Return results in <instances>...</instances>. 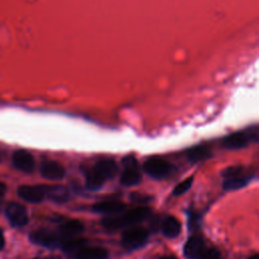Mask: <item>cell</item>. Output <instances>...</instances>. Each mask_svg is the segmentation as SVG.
I'll return each instance as SVG.
<instances>
[{"label": "cell", "mask_w": 259, "mask_h": 259, "mask_svg": "<svg viewBox=\"0 0 259 259\" xmlns=\"http://www.w3.org/2000/svg\"><path fill=\"white\" fill-rule=\"evenodd\" d=\"M192 182H193V177H192V176H190V177H188V178L182 180L180 183H178V184L174 187V189H173V191H172L173 195L177 196V195H181V194H183L184 192H186V191L190 188V186L192 185Z\"/></svg>", "instance_id": "22"}, {"label": "cell", "mask_w": 259, "mask_h": 259, "mask_svg": "<svg viewBox=\"0 0 259 259\" xmlns=\"http://www.w3.org/2000/svg\"><path fill=\"white\" fill-rule=\"evenodd\" d=\"M243 170H244V168L242 166H231V167H228V168L224 169L223 172H222V175L224 176L225 179L232 178V177H236V176L241 175Z\"/></svg>", "instance_id": "23"}, {"label": "cell", "mask_w": 259, "mask_h": 259, "mask_svg": "<svg viewBox=\"0 0 259 259\" xmlns=\"http://www.w3.org/2000/svg\"><path fill=\"white\" fill-rule=\"evenodd\" d=\"M247 259H259V256H258V254H257V253H255V254H253V255L249 256Z\"/></svg>", "instance_id": "30"}, {"label": "cell", "mask_w": 259, "mask_h": 259, "mask_svg": "<svg viewBox=\"0 0 259 259\" xmlns=\"http://www.w3.org/2000/svg\"><path fill=\"white\" fill-rule=\"evenodd\" d=\"M41 176L49 180H61L65 176V168L56 161H44L40 164Z\"/></svg>", "instance_id": "11"}, {"label": "cell", "mask_w": 259, "mask_h": 259, "mask_svg": "<svg viewBox=\"0 0 259 259\" xmlns=\"http://www.w3.org/2000/svg\"><path fill=\"white\" fill-rule=\"evenodd\" d=\"M93 173H95L101 180L105 181L113 178L117 171L118 166L116 162L112 159H102L95 163L93 168L91 169Z\"/></svg>", "instance_id": "7"}, {"label": "cell", "mask_w": 259, "mask_h": 259, "mask_svg": "<svg viewBox=\"0 0 259 259\" xmlns=\"http://www.w3.org/2000/svg\"><path fill=\"white\" fill-rule=\"evenodd\" d=\"M4 247V237H3V233L0 229V250Z\"/></svg>", "instance_id": "27"}, {"label": "cell", "mask_w": 259, "mask_h": 259, "mask_svg": "<svg viewBox=\"0 0 259 259\" xmlns=\"http://www.w3.org/2000/svg\"><path fill=\"white\" fill-rule=\"evenodd\" d=\"M197 259H221V254L215 248H204Z\"/></svg>", "instance_id": "24"}, {"label": "cell", "mask_w": 259, "mask_h": 259, "mask_svg": "<svg viewBox=\"0 0 259 259\" xmlns=\"http://www.w3.org/2000/svg\"><path fill=\"white\" fill-rule=\"evenodd\" d=\"M9 223L13 227H23L28 222L26 208L17 202H11L7 205L5 210Z\"/></svg>", "instance_id": "6"}, {"label": "cell", "mask_w": 259, "mask_h": 259, "mask_svg": "<svg viewBox=\"0 0 259 259\" xmlns=\"http://www.w3.org/2000/svg\"><path fill=\"white\" fill-rule=\"evenodd\" d=\"M151 210L149 207L146 206H138L135 208H132L131 210H127L123 214L120 215V221L122 224V227L126 226H135L137 224H140L144 222L148 217L150 215Z\"/></svg>", "instance_id": "8"}, {"label": "cell", "mask_w": 259, "mask_h": 259, "mask_svg": "<svg viewBox=\"0 0 259 259\" xmlns=\"http://www.w3.org/2000/svg\"><path fill=\"white\" fill-rule=\"evenodd\" d=\"M29 240L35 245L49 249H55L62 245V239L59 234L48 229H39L31 232Z\"/></svg>", "instance_id": "5"}, {"label": "cell", "mask_w": 259, "mask_h": 259, "mask_svg": "<svg viewBox=\"0 0 259 259\" xmlns=\"http://www.w3.org/2000/svg\"><path fill=\"white\" fill-rule=\"evenodd\" d=\"M86 240L85 239H79V238H73L66 240L62 243L61 248L63 249L64 253L69 256H75L82 248L86 246Z\"/></svg>", "instance_id": "19"}, {"label": "cell", "mask_w": 259, "mask_h": 259, "mask_svg": "<svg viewBox=\"0 0 259 259\" xmlns=\"http://www.w3.org/2000/svg\"><path fill=\"white\" fill-rule=\"evenodd\" d=\"M259 136L258 125L232 133L222 140V146L227 150H240L249 145L250 142H257Z\"/></svg>", "instance_id": "1"}, {"label": "cell", "mask_w": 259, "mask_h": 259, "mask_svg": "<svg viewBox=\"0 0 259 259\" xmlns=\"http://www.w3.org/2000/svg\"><path fill=\"white\" fill-rule=\"evenodd\" d=\"M143 168L149 176L157 180L167 178L174 171V166L167 160L160 157H151L147 159Z\"/></svg>", "instance_id": "2"}, {"label": "cell", "mask_w": 259, "mask_h": 259, "mask_svg": "<svg viewBox=\"0 0 259 259\" xmlns=\"http://www.w3.org/2000/svg\"><path fill=\"white\" fill-rule=\"evenodd\" d=\"M123 170L120 175V183L123 186H134L141 182L142 174L139 163L134 156H125L122 159Z\"/></svg>", "instance_id": "4"}, {"label": "cell", "mask_w": 259, "mask_h": 259, "mask_svg": "<svg viewBox=\"0 0 259 259\" xmlns=\"http://www.w3.org/2000/svg\"><path fill=\"white\" fill-rule=\"evenodd\" d=\"M85 176H86V187L89 190L95 191L102 187L104 181L101 180L95 173H93V171L91 169L86 171Z\"/></svg>", "instance_id": "21"}, {"label": "cell", "mask_w": 259, "mask_h": 259, "mask_svg": "<svg viewBox=\"0 0 259 259\" xmlns=\"http://www.w3.org/2000/svg\"><path fill=\"white\" fill-rule=\"evenodd\" d=\"M211 156V149L206 145H197L186 151V157L191 163H198L207 160Z\"/></svg>", "instance_id": "15"}, {"label": "cell", "mask_w": 259, "mask_h": 259, "mask_svg": "<svg viewBox=\"0 0 259 259\" xmlns=\"http://www.w3.org/2000/svg\"><path fill=\"white\" fill-rule=\"evenodd\" d=\"M5 191H6V185L0 182V197H2L5 194Z\"/></svg>", "instance_id": "26"}, {"label": "cell", "mask_w": 259, "mask_h": 259, "mask_svg": "<svg viewBox=\"0 0 259 259\" xmlns=\"http://www.w3.org/2000/svg\"><path fill=\"white\" fill-rule=\"evenodd\" d=\"M14 167L22 172L31 173L34 170V159L26 150H16L12 156Z\"/></svg>", "instance_id": "10"}, {"label": "cell", "mask_w": 259, "mask_h": 259, "mask_svg": "<svg viewBox=\"0 0 259 259\" xmlns=\"http://www.w3.org/2000/svg\"><path fill=\"white\" fill-rule=\"evenodd\" d=\"M46 196L54 202L63 203L69 199V191L62 185H44Z\"/></svg>", "instance_id": "16"}, {"label": "cell", "mask_w": 259, "mask_h": 259, "mask_svg": "<svg viewBox=\"0 0 259 259\" xmlns=\"http://www.w3.org/2000/svg\"><path fill=\"white\" fill-rule=\"evenodd\" d=\"M159 259H177V258L175 256H173V255H167V256H163V257H161Z\"/></svg>", "instance_id": "28"}, {"label": "cell", "mask_w": 259, "mask_h": 259, "mask_svg": "<svg viewBox=\"0 0 259 259\" xmlns=\"http://www.w3.org/2000/svg\"><path fill=\"white\" fill-rule=\"evenodd\" d=\"M149 238V232L142 227H132L121 236V246L126 250H136L143 247Z\"/></svg>", "instance_id": "3"}, {"label": "cell", "mask_w": 259, "mask_h": 259, "mask_svg": "<svg viewBox=\"0 0 259 259\" xmlns=\"http://www.w3.org/2000/svg\"><path fill=\"white\" fill-rule=\"evenodd\" d=\"M17 193L23 200L31 203H38L46 197L44 185H21Z\"/></svg>", "instance_id": "9"}, {"label": "cell", "mask_w": 259, "mask_h": 259, "mask_svg": "<svg viewBox=\"0 0 259 259\" xmlns=\"http://www.w3.org/2000/svg\"><path fill=\"white\" fill-rule=\"evenodd\" d=\"M204 248H205V244L202 238L199 236L193 235L189 237L188 240L186 241L183 248V253L187 259H197Z\"/></svg>", "instance_id": "14"}, {"label": "cell", "mask_w": 259, "mask_h": 259, "mask_svg": "<svg viewBox=\"0 0 259 259\" xmlns=\"http://www.w3.org/2000/svg\"><path fill=\"white\" fill-rule=\"evenodd\" d=\"M32 259H58V258L50 256V257H36V258H32Z\"/></svg>", "instance_id": "29"}, {"label": "cell", "mask_w": 259, "mask_h": 259, "mask_svg": "<svg viewBox=\"0 0 259 259\" xmlns=\"http://www.w3.org/2000/svg\"><path fill=\"white\" fill-rule=\"evenodd\" d=\"M0 160H1V158H0Z\"/></svg>", "instance_id": "31"}, {"label": "cell", "mask_w": 259, "mask_h": 259, "mask_svg": "<svg viewBox=\"0 0 259 259\" xmlns=\"http://www.w3.org/2000/svg\"><path fill=\"white\" fill-rule=\"evenodd\" d=\"M251 179H252V176H243V175H239V176L232 177V178H227L223 182V188L228 191L237 190V189H240V188L246 186L250 182Z\"/></svg>", "instance_id": "20"}, {"label": "cell", "mask_w": 259, "mask_h": 259, "mask_svg": "<svg viewBox=\"0 0 259 259\" xmlns=\"http://www.w3.org/2000/svg\"><path fill=\"white\" fill-rule=\"evenodd\" d=\"M125 203L119 200H104L95 203L92 209L94 212L97 213H102L105 215H114L121 213L125 209Z\"/></svg>", "instance_id": "13"}, {"label": "cell", "mask_w": 259, "mask_h": 259, "mask_svg": "<svg viewBox=\"0 0 259 259\" xmlns=\"http://www.w3.org/2000/svg\"><path fill=\"white\" fill-rule=\"evenodd\" d=\"M152 198L153 197L148 194H142V193H137V192H134L130 195V199L136 203H148L152 200Z\"/></svg>", "instance_id": "25"}, {"label": "cell", "mask_w": 259, "mask_h": 259, "mask_svg": "<svg viewBox=\"0 0 259 259\" xmlns=\"http://www.w3.org/2000/svg\"><path fill=\"white\" fill-rule=\"evenodd\" d=\"M84 232V225L78 220H70L62 224L57 232L62 239V243L66 240L73 239Z\"/></svg>", "instance_id": "12"}, {"label": "cell", "mask_w": 259, "mask_h": 259, "mask_svg": "<svg viewBox=\"0 0 259 259\" xmlns=\"http://www.w3.org/2000/svg\"><path fill=\"white\" fill-rule=\"evenodd\" d=\"M161 231L167 238H176L181 233V224L175 217L168 215L161 224Z\"/></svg>", "instance_id": "17"}, {"label": "cell", "mask_w": 259, "mask_h": 259, "mask_svg": "<svg viewBox=\"0 0 259 259\" xmlns=\"http://www.w3.org/2000/svg\"><path fill=\"white\" fill-rule=\"evenodd\" d=\"M107 258H108L107 250L100 247L85 246L75 255V259H107Z\"/></svg>", "instance_id": "18"}]
</instances>
